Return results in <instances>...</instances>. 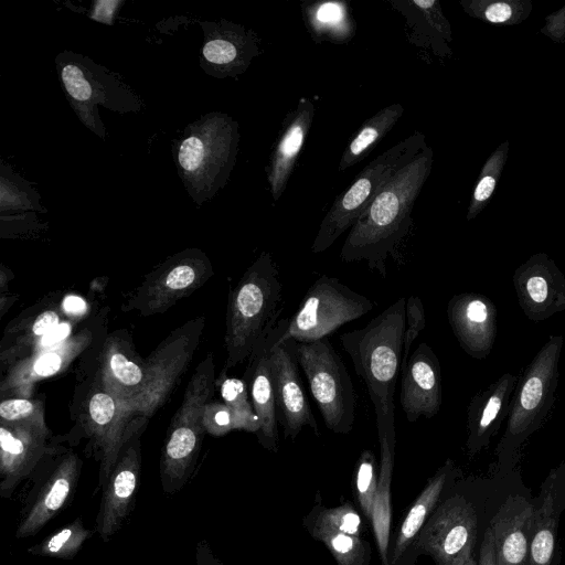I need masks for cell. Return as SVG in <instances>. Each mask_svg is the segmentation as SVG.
I'll return each mask as SVG.
<instances>
[{"label":"cell","instance_id":"35","mask_svg":"<svg viewBox=\"0 0 565 565\" xmlns=\"http://www.w3.org/2000/svg\"><path fill=\"white\" fill-rule=\"evenodd\" d=\"M45 213L32 184L3 161L0 164V214Z\"/></svg>","mask_w":565,"mask_h":565},{"label":"cell","instance_id":"12","mask_svg":"<svg viewBox=\"0 0 565 565\" xmlns=\"http://www.w3.org/2000/svg\"><path fill=\"white\" fill-rule=\"evenodd\" d=\"M82 465V459L72 449L55 447L44 457L30 478L33 484L21 510L17 539L34 536L70 504Z\"/></svg>","mask_w":565,"mask_h":565},{"label":"cell","instance_id":"19","mask_svg":"<svg viewBox=\"0 0 565 565\" xmlns=\"http://www.w3.org/2000/svg\"><path fill=\"white\" fill-rule=\"evenodd\" d=\"M93 340L92 330L85 328L60 344L35 351L15 362L7 369L0 381L1 398H30L38 382L64 371Z\"/></svg>","mask_w":565,"mask_h":565},{"label":"cell","instance_id":"2","mask_svg":"<svg viewBox=\"0 0 565 565\" xmlns=\"http://www.w3.org/2000/svg\"><path fill=\"white\" fill-rule=\"evenodd\" d=\"M405 303L401 297L360 329L340 335L374 406L379 440L395 444L394 395L402 367Z\"/></svg>","mask_w":565,"mask_h":565},{"label":"cell","instance_id":"22","mask_svg":"<svg viewBox=\"0 0 565 565\" xmlns=\"http://www.w3.org/2000/svg\"><path fill=\"white\" fill-rule=\"evenodd\" d=\"M399 403L411 423L438 414L441 406V371L438 356L422 342L401 371Z\"/></svg>","mask_w":565,"mask_h":565},{"label":"cell","instance_id":"40","mask_svg":"<svg viewBox=\"0 0 565 565\" xmlns=\"http://www.w3.org/2000/svg\"><path fill=\"white\" fill-rule=\"evenodd\" d=\"M60 323V315L56 309H45L31 322H26V329H21L14 341L7 347H1L0 362L2 371L15 362L28 356L39 340Z\"/></svg>","mask_w":565,"mask_h":565},{"label":"cell","instance_id":"44","mask_svg":"<svg viewBox=\"0 0 565 565\" xmlns=\"http://www.w3.org/2000/svg\"><path fill=\"white\" fill-rule=\"evenodd\" d=\"M405 313L406 317L401 371L405 367L409 359V352L413 342L426 327L424 306L422 299L418 296H409L406 299Z\"/></svg>","mask_w":565,"mask_h":565},{"label":"cell","instance_id":"45","mask_svg":"<svg viewBox=\"0 0 565 565\" xmlns=\"http://www.w3.org/2000/svg\"><path fill=\"white\" fill-rule=\"evenodd\" d=\"M316 522L354 536L361 533V518L350 503L322 510Z\"/></svg>","mask_w":565,"mask_h":565},{"label":"cell","instance_id":"33","mask_svg":"<svg viewBox=\"0 0 565 565\" xmlns=\"http://www.w3.org/2000/svg\"><path fill=\"white\" fill-rule=\"evenodd\" d=\"M452 469L451 461L434 476L408 510L396 536L391 565H396L415 536L420 532L429 513L438 501Z\"/></svg>","mask_w":565,"mask_h":565},{"label":"cell","instance_id":"31","mask_svg":"<svg viewBox=\"0 0 565 565\" xmlns=\"http://www.w3.org/2000/svg\"><path fill=\"white\" fill-rule=\"evenodd\" d=\"M301 10L307 29L317 43H345L354 34L355 26L347 2H308L302 3Z\"/></svg>","mask_w":565,"mask_h":565},{"label":"cell","instance_id":"32","mask_svg":"<svg viewBox=\"0 0 565 565\" xmlns=\"http://www.w3.org/2000/svg\"><path fill=\"white\" fill-rule=\"evenodd\" d=\"M404 114V106L395 103L380 109L365 120L350 139L340 158L339 170L344 171L365 159L391 131Z\"/></svg>","mask_w":565,"mask_h":565},{"label":"cell","instance_id":"21","mask_svg":"<svg viewBox=\"0 0 565 565\" xmlns=\"http://www.w3.org/2000/svg\"><path fill=\"white\" fill-rule=\"evenodd\" d=\"M447 319L461 349L471 358L486 359L495 342L498 312L493 301L479 292H461L448 301Z\"/></svg>","mask_w":565,"mask_h":565},{"label":"cell","instance_id":"42","mask_svg":"<svg viewBox=\"0 0 565 565\" xmlns=\"http://www.w3.org/2000/svg\"><path fill=\"white\" fill-rule=\"evenodd\" d=\"M379 477L376 461L372 451L364 450L358 461L355 484L358 498L364 515L371 520Z\"/></svg>","mask_w":565,"mask_h":565},{"label":"cell","instance_id":"29","mask_svg":"<svg viewBox=\"0 0 565 565\" xmlns=\"http://www.w3.org/2000/svg\"><path fill=\"white\" fill-rule=\"evenodd\" d=\"M269 338L256 348L247 359L243 380L247 384L254 411L259 419L257 436L263 446L270 450L277 448L278 414L270 366Z\"/></svg>","mask_w":565,"mask_h":565},{"label":"cell","instance_id":"1","mask_svg":"<svg viewBox=\"0 0 565 565\" xmlns=\"http://www.w3.org/2000/svg\"><path fill=\"white\" fill-rule=\"evenodd\" d=\"M433 158L427 146L386 181L350 228L340 252L342 262L365 260L369 269L387 276L386 260L411 228L412 211L430 174Z\"/></svg>","mask_w":565,"mask_h":565},{"label":"cell","instance_id":"46","mask_svg":"<svg viewBox=\"0 0 565 565\" xmlns=\"http://www.w3.org/2000/svg\"><path fill=\"white\" fill-rule=\"evenodd\" d=\"M205 431L214 437H221L236 430V423L231 409L223 402L210 399L203 414Z\"/></svg>","mask_w":565,"mask_h":565},{"label":"cell","instance_id":"4","mask_svg":"<svg viewBox=\"0 0 565 565\" xmlns=\"http://www.w3.org/2000/svg\"><path fill=\"white\" fill-rule=\"evenodd\" d=\"M239 143L238 122L212 111L189 124L172 142L177 172L196 205L223 189L234 168Z\"/></svg>","mask_w":565,"mask_h":565},{"label":"cell","instance_id":"28","mask_svg":"<svg viewBox=\"0 0 565 565\" xmlns=\"http://www.w3.org/2000/svg\"><path fill=\"white\" fill-rule=\"evenodd\" d=\"M534 515V503L509 495L490 522L497 565H524Z\"/></svg>","mask_w":565,"mask_h":565},{"label":"cell","instance_id":"34","mask_svg":"<svg viewBox=\"0 0 565 565\" xmlns=\"http://www.w3.org/2000/svg\"><path fill=\"white\" fill-rule=\"evenodd\" d=\"M381 467L375 491L371 521L383 565H390L387 550L391 527V482L394 466L395 444L381 439Z\"/></svg>","mask_w":565,"mask_h":565},{"label":"cell","instance_id":"18","mask_svg":"<svg viewBox=\"0 0 565 565\" xmlns=\"http://www.w3.org/2000/svg\"><path fill=\"white\" fill-rule=\"evenodd\" d=\"M512 284L519 306L531 321L542 322L565 311V276L546 253H535L518 266Z\"/></svg>","mask_w":565,"mask_h":565},{"label":"cell","instance_id":"11","mask_svg":"<svg viewBox=\"0 0 565 565\" xmlns=\"http://www.w3.org/2000/svg\"><path fill=\"white\" fill-rule=\"evenodd\" d=\"M205 326L203 316L174 329L148 356L146 382L139 395L119 409V419L127 430L136 419L148 422L166 403L172 390L188 369L200 343Z\"/></svg>","mask_w":565,"mask_h":565},{"label":"cell","instance_id":"15","mask_svg":"<svg viewBox=\"0 0 565 565\" xmlns=\"http://www.w3.org/2000/svg\"><path fill=\"white\" fill-rule=\"evenodd\" d=\"M476 533L475 509L462 497L456 495L437 508L414 545L430 554L438 565H452L465 552L473 550Z\"/></svg>","mask_w":565,"mask_h":565},{"label":"cell","instance_id":"8","mask_svg":"<svg viewBox=\"0 0 565 565\" xmlns=\"http://www.w3.org/2000/svg\"><path fill=\"white\" fill-rule=\"evenodd\" d=\"M374 308L367 297L335 277L319 276L289 319L278 321L269 334L274 343L310 342L328 337Z\"/></svg>","mask_w":565,"mask_h":565},{"label":"cell","instance_id":"14","mask_svg":"<svg viewBox=\"0 0 565 565\" xmlns=\"http://www.w3.org/2000/svg\"><path fill=\"white\" fill-rule=\"evenodd\" d=\"M147 423L136 419L129 424L117 461L102 487L96 531L103 542H108L122 527L134 510L141 471L140 437Z\"/></svg>","mask_w":565,"mask_h":565},{"label":"cell","instance_id":"51","mask_svg":"<svg viewBox=\"0 0 565 565\" xmlns=\"http://www.w3.org/2000/svg\"><path fill=\"white\" fill-rule=\"evenodd\" d=\"M479 565H497L493 535L490 526L487 529L483 535L480 547Z\"/></svg>","mask_w":565,"mask_h":565},{"label":"cell","instance_id":"50","mask_svg":"<svg viewBox=\"0 0 565 565\" xmlns=\"http://www.w3.org/2000/svg\"><path fill=\"white\" fill-rule=\"evenodd\" d=\"M72 331V326L70 322H60L56 327H54L52 330L46 332L39 342L34 345L31 353L54 347L56 344H60L61 342L65 341L67 338H70ZM30 353V354H31Z\"/></svg>","mask_w":565,"mask_h":565},{"label":"cell","instance_id":"38","mask_svg":"<svg viewBox=\"0 0 565 565\" xmlns=\"http://www.w3.org/2000/svg\"><path fill=\"white\" fill-rule=\"evenodd\" d=\"M223 403L231 409L236 423V430L256 433L259 430V419L254 411L247 384L243 379L228 377L227 371L222 370L215 380Z\"/></svg>","mask_w":565,"mask_h":565},{"label":"cell","instance_id":"43","mask_svg":"<svg viewBox=\"0 0 565 565\" xmlns=\"http://www.w3.org/2000/svg\"><path fill=\"white\" fill-rule=\"evenodd\" d=\"M0 418L7 423L45 422L43 402L20 397L1 399Z\"/></svg>","mask_w":565,"mask_h":565},{"label":"cell","instance_id":"37","mask_svg":"<svg viewBox=\"0 0 565 565\" xmlns=\"http://www.w3.org/2000/svg\"><path fill=\"white\" fill-rule=\"evenodd\" d=\"M459 4L471 18L504 26L522 23L533 10L531 0H460Z\"/></svg>","mask_w":565,"mask_h":565},{"label":"cell","instance_id":"48","mask_svg":"<svg viewBox=\"0 0 565 565\" xmlns=\"http://www.w3.org/2000/svg\"><path fill=\"white\" fill-rule=\"evenodd\" d=\"M540 32L555 43H565V6L547 14Z\"/></svg>","mask_w":565,"mask_h":565},{"label":"cell","instance_id":"17","mask_svg":"<svg viewBox=\"0 0 565 565\" xmlns=\"http://www.w3.org/2000/svg\"><path fill=\"white\" fill-rule=\"evenodd\" d=\"M45 422L7 423L0 420V497L10 499L17 487L30 479L46 455L55 449L47 444Z\"/></svg>","mask_w":565,"mask_h":565},{"label":"cell","instance_id":"30","mask_svg":"<svg viewBox=\"0 0 565 565\" xmlns=\"http://www.w3.org/2000/svg\"><path fill=\"white\" fill-rule=\"evenodd\" d=\"M392 6L405 17L413 43L439 57L451 55L452 32L438 0L393 1Z\"/></svg>","mask_w":565,"mask_h":565},{"label":"cell","instance_id":"9","mask_svg":"<svg viewBox=\"0 0 565 565\" xmlns=\"http://www.w3.org/2000/svg\"><path fill=\"white\" fill-rule=\"evenodd\" d=\"M427 146L425 135L415 131L371 161L333 201L313 239L312 253L331 247L355 224L386 181Z\"/></svg>","mask_w":565,"mask_h":565},{"label":"cell","instance_id":"25","mask_svg":"<svg viewBox=\"0 0 565 565\" xmlns=\"http://www.w3.org/2000/svg\"><path fill=\"white\" fill-rule=\"evenodd\" d=\"M87 434L93 451L99 461L98 488L107 481L128 431L119 419L118 402L99 383L87 401Z\"/></svg>","mask_w":565,"mask_h":565},{"label":"cell","instance_id":"10","mask_svg":"<svg viewBox=\"0 0 565 565\" xmlns=\"http://www.w3.org/2000/svg\"><path fill=\"white\" fill-rule=\"evenodd\" d=\"M287 343L306 375L326 427L335 434L351 431L356 411L353 383L329 338Z\"/></svg>","mask_w":565,"mask_h":565},{"label":"cell","instance_id":"49","mask_svg":"<svg viewBox=\"0 0 565 565\" xmlns=\"http://www.w3.org/2000/svg\"><path fill=\"white\" fill-rule=\"evenodd\" d=\"M124 3L122 0H95L88 18L99 23L113 25Z\"/></svg>","mask_w":565,"mask_h":565},{"label":"cell","instance_id":"6","mask_svg":"<svg viewBox=\"0 0 565 565\" xmlns=\"http://www.w3.org/2000/svg\"><path fill=\"white\" fill-rule=\"evenodd\" d=\"M54 62L71 108L78 120L103 141H106L107 131L99 116V106L120 115L143 108L142 99L118 74L90 57L64 50Z\"/></svg>","mask_w":565,"mask_h":565},{"label":"cell","instance_id":"39","mask_svg":"<svg viewBox=\"0 0 565 565\" xmlns=\"http://www.w3.org/2000/svg\"><path fill=\"white\" fill-rule=\"evenodd\" d=\"M509 152V141L501 142L482 166L471 193L467 210V221H472L489 204L503 172Z\"/></svg>","mask_w":565,"mask_h":565},{"label":"cell","instance_id":"27","mask_svg":"<svg viewBox=\"0 0 565 565\" xmlns=\"http://www.w3.org/2000/svg\"><path fill=\"white\" fill-rule=\"evenodd\" d=\"M315 110V104L309 98L302 97L296 108L284 119L280 135L266 168L268 188L274 201H277L287 188L311 128Z\"/></svg>","mask_w":565,"mask_h":565},{"label":"cell","instance_id":"52","mask_svg":"<svg viewBox=\"0 0 565 565\" xmlns=\"http://www.w3.org/2000/svg\"><path fill=\"white\" fill-rule=\"evenodd\" d=\"M86 301L76 295H67L62 301V310L70 316H81L87 311Z\"/></svg>","mask_w":565,"mask_h":565},{"label":"cell","instance_id":"16","mask_svg":"<svg viewBox=\"0 0 565 565\" xmlns=\"http://www.w3.org/2000/svg\"><path fill=\"white\" fill-rule=\"evenodd\" d=\"M199 23L203 31L199 64L205 74L236 77L260 54V40L252 29L225 19Z\"/></svg>","mask_w":565,"mask_h":565},{"label":"cell","instance_id":"36","mask_svg":"<svg viewBox=\"0 0 565 565\" xmlns=\"http://www.w3.org/2000/svg\"><path fill=\"white\" fill-rule=\"evenodd\" d=\"M93 533L85 527L82 516H77L38 544L30 546L28 553L33 556L72 559Z\"/></svg>","mask_w":565,"mask_h":565},{"label":"cell","instance_id":"20","mask_svg":"<svg viewBox=\"0 0 565 565\" xmlns=\"http://www.w3.org/2000/svg\"><path fill=\"white\" fill-rule=\"evenodd\" d=\"M270 347V366L276 398L278 422L284 437L295 439L305 426L318 434V423L311 411L302 381L299 364L287 342Z\"/></svg>","mask_w":565,"mask_h":565},{"label":"cell","instance_id":"5","mask_svg":"<svg viewBox=\"0 0 565 565\" xmlns=\"http://www.w3.org/2000/svg\"><path fill=\"white\" fill-rule=\"evenodd\" d=\"M563 344V335H550L519 375L507 426L495 448L498 471L513 470L523 444L546 422L555 403Z\"/></svg>","mask_w":565,"mask_h":565},{"label":"cell","instance_id":"24","mask_svg":"<svg viewBox=\"0 0 565 565\" xmlns=\"http://www.w3.org/2000/svg\"><path fill=\"white\" fill-rule=\"evenodd\" d=\"M519 375L504 373L476 393L467 408V441L470 456L487 448L507 419Z\"/></svg>","mask_w":565,"mask_h":565},{"label":"cell","instance_id":"7","mask_svg":"<svg viewBox=\"0 0 565 565\" xmlns=\"http://www.w3.org/2000/svg\"><path fill=\"white\" fill-rule=\"evenodd\" d=\"M212 352L195 367L183 399L167 431L160 459V480L166 494L179 492L191 478L205 435L203 414L215 387Z\"/></svg>","mask_w":565,"mask_h":565},{"label":"cell","instance_id":"53","mask_svg":"<svg viewBox=\"0 0 565 565\" xmlns=\"http://www.w3.org/2000/svg\"><path fill=\"white\" fill-rule=\"evenodd\" d=\"M452 565H479L477 564L472 550L465 552Z\"/></svg>","mask_w":565,"mask_h":565},{"label":"cell","instance_id":"41","mask_svg":"<svg viewBox=\"0 0 565 565\" xmlns=\"http://www.w3.org/2000/svg\"><path fill=\"white\" fill-rule=\"evenodd\" d=\"M312 534L326 544L339 565H364L369 546L359 536L342 533L317 522Z\"/></svg>","mask_w":565,"mask_h":565},{"label":"cell","instance_id":"13","mask_svg":"<svg viewBox=\"0 0 565 565\" xmlns=\"http://www.w3.org/2000/svg\"><path fill=\"white\" fill-rule=\"evenodd\" d=\"M213 274L212 263L203 250L186 248L167 258L146 276L122 309L136 310L141 316L163 313L194 292Z\"/></svg>","mask_w":565,"mask_h":565},{"label":"cell","instance_id":"3","mask_svg":"<svg viewBox=\"0 0 565 565\" xmlns=\"http://www.w3.org/2000/svg\"><path fill=\"white\" fill-rule=\"evenodd\" d=\"M282 310V284L269 252H263L228 294L224 369L246 361L278 323Z\"/></svg>","mask_w":565,"mask_h":565},{"label":"cell","instance_id":"26","mask_svg":"<svg viewBox=\"0 0 565 565\" xmlns=\"http://www.w3.org/2000/svg\"><path fill=\"white\" fill-rule=\"evenodd\" d=\"M146 361L137 356L131 343L119 334L109 335L99 354L98 383L117 402L118 408L134 401L146 382Z\"/></svg>","mask_w":565,"mask_h":565},{"label":"cell","instance_id":"47","mask_svg":"<svg viewBox=\"0 0 565 565\" xmlns=\"http://www.w3.org/2000/svg\"><path fill=\"white\" fill-rule=\"evenodd\" d=\"M35 212L17 213V214H0L1 222V236L8 232V236L13 232L22 233L36 227L43 228L44 225L38 222Z\"/></svg>","mask_w":565,"mask_h":565},{"label":"cell","instance_id":"23","mask_svg":"<svg viewBox=\"0 0 565 565\" xmlns=\"http://www.w3.org/2000/svg\"><path fill=\"white\" fill-rule=\"evenodd\" d=\"M565 508V462L550 471L534 503V515L524 565H553L559 516Z\"/></svg>","mask_w":565,"mask_h":565}]
</instances>
